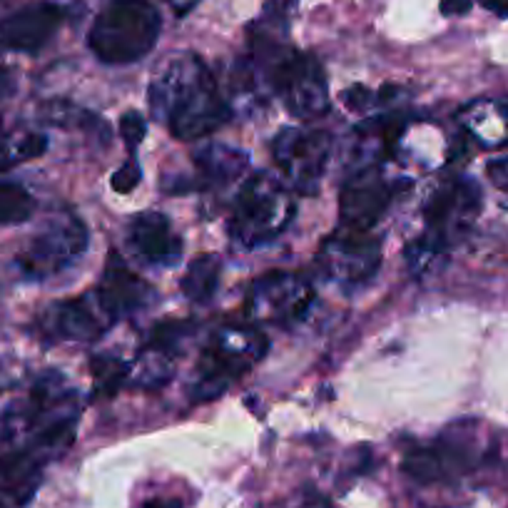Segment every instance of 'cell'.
Wrapping results in <instances>:
<instances>
[{"instance_id":"1","label":"cell","mask_w":508,"mask_h":508,"mask_svg":"<svg viewBox=\"0 0 508 508\" xmlns=\"http://www.w3.org/2000/svg\"><path fill=\"white\" fill-rule=\"evenodd\" d=\"M150 110L180 140L212 135L227 122L229 107L197 55L169 58L150 85Z\"/></svg>"},{"instance_id":"2","label":"cell","mask_w":508,"mask_h":508,"mask_svg":"<svg viewBox=\"0 0 508 508\" xmlns=\"http://www.w3.org/2000/svg\"><path fill=\"white\" fill-rule=\"evenodd\" d=\"M162 18L147 0H115L90 28V50L107 65L143 60L159 37Z\"/></svg>"},{"instance_id":"3","label":"cell","mask_w":508,"mask_h":508,"mask_svg":"<svg viewBox=\"0 0 508 508\" xmlns=\"http://www.w3.org/2000/svg\"><path fill=\"white\" fill-rule=\"evenodd\" d=\"M294 217V200L279 180L267 172H254L239 187L232 214V237L244 247H257L274 239Z\"/></svg>"},{"instance_id":"4","label":"cell","mask_w":508,"mask_h":508,"mask_svg":"<svg viewBox=\"0 0 508 508\" xmlns=\"http://www.w3.org/2000/svg\"><path fill=\"white\" fill-rule=\"evenodd\" d=\"M87 247V229L75 214L50 219L18 257V267L28 279H48L80 260Z\"/></svg>"},{"instance_id":"5","label":"cell","mask_w":508,"mask_h":508,"mask_svg":"<svg viewBox=\"0 0 508 508\" xmlns=\"http://www.w3.org/2000/svg\"><path fill=\"white\" fill-rule=\"evenodd\" d=\"M332 152V138L324 130L286 127L272 143L277 167L299 195H317Z\"/></svg>"},{"instance_id":"6","label":"cell","mask_w":508,"mask_h":508,"mask_svg":"<svg viewBox=\"0 0 508 508\" xmlns=\"http://www.w3.org/2000/svg\"><path fill=\"white\" fill-rule=\"evenodd\" d=\"M270 83L296 117H322L329 110V87L322 65L309 55L289 53L272 65Z\"/></svg>"},{"instance_id":"7","label":"cell","mask_w":508,"mask_h":508,"mask_svg":"<svg viewBox=\"0 0 508 508\" xmlns=\"http://www.w3.org/2000/svg\"><path fill=\"white\" fill-rule=\"evenodd\" d=\"M312 299V286L302 277L286 274V272H270L249 286L244 309L254 319L294 324L296 319L304 317Z\"/></svg>"},{"instance_id":"8","label":"cell","mask_w":508,"mask_h":508,"mask_svg":"<svg viewBox=\"0 0 508 508\" xmlns=\"http://www.w3.org/2000/svg\"><path fill=\"white\" fill-rule=\"evenodd\" d=\"M324 272L339 284L359 286L376 274L381 265V244L369 232L337 229L319 252Z\"/></svg>"},{"instance_id":"9","label":"cell","mask_w":508,"mask_h":508,"mask_svg":"<svg viewBox=\"0 0 508 508\" xmlns=\"http://www.w3.org/2000/svg\"><path fill=\"white\" fill-rule=\"evenodd\" d=\"M394 197V187L379 172L364 169L346 180L339 195V229L369 232Z\"/></svg>"},{"instance_id":"10","label":"cell","mask_w":508,"mask_h":508,"mask_svg":"<svg viewBox=\"0 0 508 508\" xmlns=\"http://www.w3.org/2000/svg\"><path fill=\"white\" fill-rule=\"evenodd\" d=\"M112 319L97 304L95 294L68 299L48 307L40 317V332L53 341H95Z\"/></svg>"},{"instance_id":"11","label":"cell","mask_w":508,"mask_h":508,"mask_svg":"<svg viewBox=\"0 0 508 508\" xmlns=\"http://www.w3.org/2000/svg\"><path fill=\"white\" fill-rule=\"evenodd\" d=\"M107 317L115 322L127 314H135L138 309L147 307L152 302L155 289L143 279L140 274H135L125 262L117 257V252L110 254L107 267L102 272V279L97 284V289L92 291Z\"/></svg>"},{"instance_id":"12","label":"cell","mask_w":508,"mask_h":508,"mask_svg":"<svg viewBox=\"0 0 508 508\" xmlns=\"http://www.w3.org/2000/svg\"><path fill=\"white\" fill-rule=\"evenodd\" d=\"M60 23H63V11L58 6L35 3V6L20 8L0 23V42L11 50L35 53L55 35Z\"/></svg>"},{"instance_id":"13","label":"cell","mask_w":508,"mask_h":508,"mask_svg":"<svg viewBox=\"0 0 508 508\" xmlns=\"http://www.w3.org/2000/svg\"><path fill=\"white\" fill-rule=\"evenodd\" d=\"M130 247L155 267H172L182 254V239L175 234L162 212H143L130 222Z\"/></svg>"},{"instance_id":"14","label":"cell","mask_w":508,"mask_h":508,"mask_svg":"<svg viewBox=\"0 0 508 508\" xmlns=\"http://www.w3.org/2000/svg\"><path fill=\"white\" fill-rule=\"evenodd\" d=\"M247 155L242 150H232L227 145H207L197 150L195 164L210 182H229L247 169Z\"/></svg>"},{"instance_id":"15","label":"cell","mask_w":508,"mask_h":508,"mask_svg":"<svg viewBox=\"0 0 508 508\" xmlns=\"http://www.w3.org/2000/svg\"><path fill=\"white\" fill-rule=\"evenodd\" d=\"M219 272H222V265L214 254H200L190 267H187L185 277L180 282L182 294L195 304H205L212 299L214 289H217L219 282Z\"/></svg>"},{"instance_id":"16","label":"cell","mask_w":508,"mask_h":508,"mask_svg":"<svg viewBox=\"0 0 508 508\" xmlns=\"http://www.w3.org/2000/svg\"><path fill=\"white\" fill-rule=\"evenodd\" d=\"M451 454H454V449H444V446L416 449L404 461V471L423 483L439 481V478H444L451 471V461H456V456Z\"/></svg>"},{"instance_id":"17","label":"cell","mask_w":508,"mask_h":508,"mask_svg":"<svg viewBox=\"0 0 508 508\" xmlns=\"http://www.w3.org/2000/svg\"><path fill=\"white\" fill-rule=\"evenodd\" d=\"M35 202L30 192L16 182H0V224H20L30 219Z\"/></svg>"},{"instance_id":"18","label":"cell","mask_w":508,"mask_h":508,"mask_svg":"<svg viewBox=\"0 0 508 508\" xmlns=\"http://www.w3.org/2000/svg\"><path fill=\"white\" fill-rule=\"evenodd\" d=\"M92 371H95L97 379L95 392L102 394V397H112L120 389L122 381L127 379L130 366L117 359H110V356H97V359H92Z\"/></svg>"},{"instance_id":"19","label":"cell","mask_w":508,"mask_h":508,"mask_svg":"<svg viewBox=\"0 0 508 508\" xmlns=\"http://www.w3.org/2000/svg\"><path fill=\"white\" fill-rule=\"evenodd\" d=\"M37 481H3L0 478V508H23L35 493Z\"/></svg>"},{"instance_id":"20","label":"cell","mask_w":508,"mask_h":508,"mask_svg":"<svg viewBox=\"0 0 508 508\" xmlns=\"http://www.w3.org/2000/svg\"><path fill=\"white\" fill-rule=\"evenodd\" d=\"M120 135L122 140H125L127 150L135 152V147H138L145 140V135H147V122H145V117L133 110L125 112V115L120 117Z\"/></svg>"},{"instance_id":"21","label":"cell","mask_w":508,"mask_h":508,"mask_svg":"<svg viewBox=\"0 0 508 508\" xmlns=\"http://www.w3.org/2000/svg\"><path fill=\"white\" fill-rule=\"evenodd\" d=\"M140 180H143V169H140V164L135 162V159H127L122 167L115 169V175H112V180H110V187L117 192V195H127V192H133L135 187L140 185Z\"/></svg>"},{"instance_id":"22","label":"cell","mask_w":508,"mask_h":508,"mask_svg":"<svg viewBox=\"0 0 508 508\" xmlns=\"http://www.w3.org/2000/svg\"><path fill=\"white\" fill-rule=\"evenodd\" d=\"M371 92L366 90L364 85H354V87H349V90H344V95H341V100L346 102V107H351V110H356V112H361V110H366L369 107V102H371Z\"/></svg>"},{"instance_id":"23","label":"cell","mask_w":508,"mask_h":508,"mask_svg":"<svg viewBox=\"0 0 508 508\" xmlns=\"http://www.w3.org/2000/svg\"><path fill=\"white\" fill-rule=\"evenodd\" d=\"M488 177H491L498 187H508V159H493V162L488 164Z\"/></svg>"},{"instance_id":"24","label":"cell","mask_w":508,"mask_h":508,"mask_svg":"<svg viewBox=\"0 0 508 508\" xmlns=\"http://www.w3.org/2000/svg\"><path fill=\"white\" fill-rule=\"evenodd\" d=\"M471 0H441V13L444 16H466V13L471 11Z\"/></svg>"},{"instance_id":"25","label":"cell","mask_w":508,"mask_h":508,"mask_svg":"<svg viewBox=\"0 0 508 508\" xmlns=\"http://www.w3.org/2000/svg\"><path fill=\"white\" fill-rule=\"evenodd\" d=\"M486 11L496 13L498 18H508V0H478Z\"/></svg>"},{"instance_id":"26","label":"cell","mask_w":508,"mask_h":508,"mask_svg":"<svg viewBox=\"0 0 508 508\" xmlns=\"http://www.w3.org/2000/svg\"><path fill=\"white\" fill-rule=\"evenodd\" d=\"M140 508H182V503L177 498H152V501L143 503Z\"/></svg>"},{"instance_id":"27","label":"cell","mask_w":508,"mask_h":508,"mask_svg":"<svg viewBox=\"0 0 508 508\" xmlns=\"http://www.w3.org/2000/svg\"><path fill=\"white\" fill-rule=\"evenodd\" d=\"M11 90H13V78H11V73L0 68V100H3V97H8V92H11Z\"/></svg>"}]
</instances>
